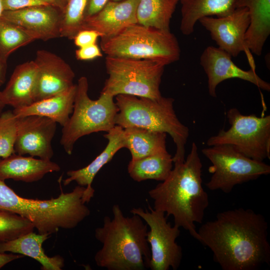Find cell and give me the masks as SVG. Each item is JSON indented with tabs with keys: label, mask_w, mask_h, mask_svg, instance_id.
<instances>
[{
	"label": "cell",
	"mask_w": 270,
	"mask_h": 270,
	"mask_svg": "<svg viewBox=\"0 0 270 270\" xmlns=\"http://www.w3.org/2000/svg\"><path fill=\"white\" fill-rule=\"evenodd\" d=\"M268 229L262 214L240 208L218 213L197 232L223 270H256L270 263Z\"/></svg>",
	"instance_id": "6da1fadb"
},
{
	"label": "cell",
	"mask_w": 270,
	"mask_h": 270,
	"mask_svg": "<svg viewBox=\"0 0 270 270\" xmlns=\"http://www.w3.org/2000/svg\"><path fill=\"white\" fill-rule=\"evenodd\" d=\"M173 164L168 176L148 191L153 208L172 216L174 225L199 241L195 223L202 224L209 198L202 186V163L196 144H192L186 159Z\"/></svg>",
	"instance_id": "7a4b0ae2"
},
{
	"label": "cell",
	"mask_w": 270,
	"mask_h": 270,
	"mask_svg": "<svg viewBox=\"0 0 270 270\" xmlns=\"http://www.w3.org/2000/svg\"><path fill=\"white\" fill-rule=\"evenodd\" d=\"M112 212V218L105 216L102 226L95 230V238L102 244L94 256L96 264L108 270L149 268L147 224L136 214L125 216L118 204L113 206Z\"/></svg>",
	"instance_id": "3957f363"
},
{
	"label": "cell",
	"mask_w": 270,
	"mask_h": 270,
	"mask_svg": "<svg viewBox=\"0 0 270 270\" xmlns=\"http://www.w3.org/2000/svg\"><path fill=\"white\" fill-rule=\"evenodd\" d=\"M59 184L61 192L58 197L41 200L22 198L0 180V209L28 220L40 234L50 235L60 228H74L90 214L83 200L86 188L78 185L64 193Z\"/></svg>",
	"instance_id": "277c9868"
},
{
	"label": "cell",
	"mask_w": 270,
	"mask_h": 270,
	"mask_svg": "<svg viewBox=\"0 0 270 270\" xmlns=\"http://www.w3.org/2000/svg\"><path fill=\"white\" fill-rule=\"evenodd\" d=\"M114 98L118 108L116 125L123 128L135 126L168 134L176 146L173 162L185 160L189 129L177 117L173 98L162 96L154 100L127 94Z\"/></svg>",
	"instance_id": "5b68a950"
},
{
	"label": "cell",
	"mask_w": 270,
	"mask_h": 270,
	"mask_svg": "<svg viewBox=\"0 0 270 270\" xmlns=\"http://www.w3.org/2000/svg\"><path fill=\"white\" fill-rule=\"evenodd\" d=\"M101 50L106 56L156 61L166 66L178 61L180 47L170 30L132 24L116 35L101 38Z\"/></svg>",
	"instance_id": "8992f818"
},
{
	"label": "cell",
	"mask_w": 270,
	"mask_h": 270,
	"mask_svg": "<svg viewBox=\"0 0 270 270\" xmlns=\"http://www.w3.org/2000/svg\"><path fill=\"white\" fill-rule=\"evenodd\" d=\"M76 85L73 111L68 122L62 126L60 140L69 155L80 138L94 132H108L112 128L116 126L118 112L114 97L112 96L100 92L97 100L90 98L86 77H80Z\"/></svg>",
	"instance_id": "52a82bcc"
},
{
	"label": "cell",
	"mask_w": 270,
	"mask_h": 270,
	"mask_svg": "<svg viewBox=\"0 0 270 270\" xmlns=\"http://www.w3.org/2000/svg\"><path fill=\"white\" fill-rule=\"evenodd\" d=\"M105 64L108 76L101 92L114 97L127 94L156 100L162 96L160 84L164 64L109 56Z\"/></svg>",
	"instance_id": "ba28073f"
},
{
	"label": "cell",
	"mask_w": 270,
	"mask_h": 270,
	"mask_svg": "<svg viewBox=\"0 0 270 270\" xmlns=\"http://www.w3.org/2000/svg\"><path fill=\"white\" fill-rule=\"evenodd\" d=\"M226 116L230 128L210 137L206 142L208 146L229 145L256 160L270 158V115H244L233 108L227 112Z\"/></svg>",
	"instance_id": "9c48e42d"
},
{
	"label": "cell",
	"mask_w": 270,
	"mask_h": 270,
	"mask_svg": "<svg viewBox=\"0 0 270 270\" xmlns=\"http://www.w3.org/2000/svg\"><path fill=\"white\" fill-rule=\"evenodd\" d=\"M202 152L212 164L208 168L212 176L206 184L211 190L228 194L236 185L270 173L268 164L249 158L229 145L208 146Z\"/></svg>",
	"instance_id": "30bf717a"
},
{
	"label": "cell",
	"mask_w": 270,
	"mask_h": 270,
	"mask_svg": "<svg viewBox=\"0 0 270 270\" xmlns=\"http://www.w3.org/2000/svg\"><path fill=\"white\" fill-rule=\"evenodd\" d=\"M147 209L132 208V214L139 216L149 227L146 236L151 254L150 266L152 270H176L182 257V248L176 242L180 228L172 226L165 213L148 206Z\"/></svg>",
	"instance_id": "8fae6325"
},
{
	"label": "cell",
	"mask_w": 270,
	"mask_h": 270,
	"mask_svg": "<svg viewBox=\"0 0 270 270\" xmlns=\"http://www.w3.org/2000/svg\"><path fill=\"white\" fill-rule=\"evenodd\" d=\"M56 124L48 118L36 115L17 118L15 153L50 160L54 156L52 141Z\"/></svg>",
	"instance_id": "7c38bea8"
},
{
	"label": "cell",
	"mask_w": 270,
	"mask_h": 270,
	"mask_svg": "<svg viewBox=\"0 0 270 270\" xmlns=\"http://www.w3.org/2000/svg\"><path fill=\"white\" fill-rule=\"evenodd\" d=\"M198 22L210 32L212 38L220 49L233 57L242 52L250 54L244 37L250 23L246 8H238L230 14L216 18L206 16Z\"/></svg>",
	"instance_id": "4fadbf2b"
},
{
	"label": "cell",
	"mask_w": 270,
	"mask_h": 270,
	"mask_svg": "<svg viewBox=\"0 0 270 270\" xmlns=\"http://www.w3.org/2000/svg\"><path fill=\"white\" fill-rule=\"evenodd\" d=\"M232 56L218 47L209 46L200 57V64L207 78L208 91L212 97H216L217 86L222 82L231 78H239L254 84L260 89L269 92L270 84L261 78L256 70H244L232 60Z\"/></svg>",
	"instance_id": "5bb4252c"
},
{
	"label": "cell",
	"mask_w": 270,
	"mask_h": 270,
	"mask_svg": "<svg viewBox=\"0 0 270 270\" xmlns=\"http://www.w3.org/2000/svg\"><path fill=\"white\" fill-rule=\"evenodd\" d=\"M34 62L37 66L35 102L62 92L74 84L72 69L56 54L47 50H38Z\"/></svg>",
	"instance_id": "9a60e30c"
},
{
	"label": "cell",
	"mask_w": 270,
	"mask_h": 270,
	"mask_svg": "<svg viewBox=\"0 0 270 270\" xmlns=\"http://www.w3.org/2000/svg\"><path fill=\"white\" fill-rule=\"evenodd\" d=\"M0 18L19 27L35 40L60 37L62 12L50 5L4 10Z\"/></svg>",
	"instance_id": "2e32d148"
},
{
	"label": "cell",
	"mask_w": 270,
	"mask_h": 270,
	"mask_svg": "<svg viewBox=\"0 0 270 270\" xmlns=\"http://www.w3.org/2000/svg\"><path fill=\"white\" fill-rule=\"evenodd\" d=\"M139 0H110L96 14L84 20L81 30L99 32L100 38L113 36L126 27L137 24L136 12Z\"/></svg>",
	"instance_id": "e0dca14e"
},
{
	"label": "cell",
	"mask_w": 270,
	"mask_h": 270,
	"mask_svg": "<svg viewBox=\"0 0 270 270\" xmlns=\"http://www.w3.org/2000/svg\"><path fill=\"white\" fill-rule=\"evenodd\" d=\"M108 140V144L102 152L86 166L76 170H68V177L64 180V186L76 182L78 186H85L83 196L84 202H88L94 196V190L92 182L98 172L110 162L116 154L121 148H125L124 128L116 125L104 135Z\"/></svg>",
	"instance_id": "ac0fdd59"
},
{
	"label": "cell",
	"mask_w": 270,
	"mask_h": 270,
	"mask_svg": "<svg viewBox=\"0 0 270 270\" xmlns=\"http://www.w3.org/2000/svg\"><path fill=\"white\" fill-rule=\"evenodd\" d=\"M37 66L34 60L16 66L6 86L0 92V98L6 106L18 108L34 102Z\"/></svg>",
	"instance_id": "d6986e66"
},
{
	"label": "cell",
	"mask_w": 270,
	"mask_h": 270,
	"mask_svg": "<svg viewBox=\"0 0 270 270\" xmlns=\"http://www.w3.org/2000/svg\"><path fill=\"white\" fill-rule=\"evenodd\" d=\"M60 167L50 160L24 156L14 153L0 158V180L8 179L32 182L41 180L47 174L60 171Z\"/></svg>",
	"instance_id": "ffe728a7"
},
{
	"label": "cell",
	"mask_w": 270,
	"mask_h": 270,
	"mask_svg": "<svg viewBox=\"0 0 270 270\" xmlns=\"http://www.w3.org/2000/svg\"><path fill=\"white\" fill-rule=\"evenodd\" d=\"M76 85L52 96L12 110L16 118L36 115L48 118L64 126L69 120L73 108Z\"/></svg>",
	"instance_id": "44dd1931"
},
{
	"label": "cell",
	"mask_w": 270,
	"mask_h": 270,
	"mask_svg": "<svg viewBox=\"0 0 270 270\" xmlns=\"http://www.w3.org/2000/svg\"><path fill=\"white\" fill-rule=\"evenodd\" d=\"M238 8H246L249 13L250 23L244 37L246 46L260 56L270 34V0H238Z\"/></svg>",
	"instance_id": "7402d4cb"
},
{
	"label": "cell",
	"mask_w": 270,
	"mask_h": 270,
	"mask_svg": "<svg viewBox=\"0 0 270 270\" xmlns=\"http://www.w3.org/2000/svg\"><path fill=\"white\" fill-rule=\"evenodd\" d=\"M50 236L48 234L28 232L14 240L0 242V252H11L32 258L40 263L42 270H61L64 266L62 257H50L42 247Z\"/></svg>",
	"instance_id": "603a6c76"
},
{
	"label": "cell",
	"mask_w": 270,
	"mask_h": 270,
	"mask_svg": "<svg viewBox=\"0 0 270 270\" xmlns=\"http://www.w3.org/2000/svg\"><path fill=\"white\" fill-rule=\"evenodd\" d=\"M182 18L180 30L186 36L192 34L200 19L212 16L222 17L232 13L238 0H180Z\"/></svg>",
	"instance_id": "cb8c5ba5"
},
{
	"label": "cell",
	"mask_w": 270,
	"mask_h": 270,
	"mask_svg": "<svg viewBox=\"0 0 270 270\" xmlns=\"http://www.w3.org/2000/svg\"><path fill=\"white\" fill-rule=\"evenodd\" d=\"M125 148L131 160L166 152V134L144 128L132 126L124 128Z\"/></svg>",
	"instance_id": "d4e9b609"
},
{
	"label": "cell",
	"mask_w": 270,
	"mask_h": 270,
	"mask_svg": "<svg viewBox=\"0 0 270 270\" xmlns=\"http://www.w3.org/2000/svg\"><path fill=\"white\" fill-rule=\"evenodd\" d=\"M172 164V157L166 152L131 160L128 172L130 177L138 182L148 180L162 182L170 175Z\"/></svg>",
	"instance_id": "484cf974"
},
{
	"label": "cell",
	"mask_w": 270,
	"mask_h": 270,
	"mask_svg": "<svg viewBox=\"0 0 270 270\" xmlns=\"http://www.w3.org/2000/svg\"><path fill=\"white\" fill-rule=\"evenodd\" d=\"M180 0H139L137 23L147 27L170 30V24Z\"/></svg>",
	"instance_id": "4316f807"
},
{
	"label": "cell",
	"mask_w": 270,
	"mask_h": 270,
	"mask_svg": "<svg viewBox=\"0 0 270 270\" xmlns=\"http://www.w3.org/2000/svg\"><path fill=\"white\" fill-rule=\"evenodd\" d=\"M34 40L19 27L0 18V58L4 63L14 51Z\"/></svg>",
	"instance_id": "83f0119b"
},
{
	"label": "cell",
	"mask_w": 270,
	"mask_h": 270,
	"mask_svg": "<svg viewBox=\"0 0 270 270\" xmlns=\"http://www.w3.org/2000/svg\"><path fill=\"white\" fill-rule=\"evenodd\" d=\"M88 0H66L62 14L60 37L72 40L81 30Z\"/></svg>",
	"instance_id": "f1b7e54d"
},
{
	"label": "cell",
	"mask_w": 270,
	"mask_h": 270,
	"mask_svg": "<svg viewBox=\"0 0 270 270\" xmlns=\"http://www.w3.org/2000/svg\"><path fill=\"white\" fill-rule=\"evenodd\" d=\"M34 224L12 212L0 209V242L14 240L34 232Z\"/></svg>",
	"instance_id": "f546056e"
},
{
	"label": "cell",
	"mask_w": 270,
	"mask_h": 270,
	"mask_svg": "<svg viewBox=\"0 0 270 270\" xmlns=\"http://www.w3.org/2000/svg\"><path fill=\"white\" fill-rule=\"evenodd\" d=\"M17 132V118L12 110L3 112L0 116V158H5L15 153Z\"/></svg>",
	"instance_id": "4dcf8cb0"
},
{
	"label": "cell",
	"mask_w": 270,
	"mask_h": 270,
	"mask_svg": "<svg viewBox=\"0 0 270 270\" xmlns=\"http://www.w3.org/2000/svg\"><path fill=\"white\" fill-rule=\"evenodd\" d=\"M100 34L98 32L92 30H81L76 34L72 40L74 44L81 48L96 44L98 38Z\"/></svg>",
	"instance_id": "1f68e13d"
},
{
	"label": "cell",
	"mask_w": 270,
	"mask_h": 270,
	"mask_svg": "<svg viewBox=\"0 0 270 270\" xmlns=\"http://www.w3.org/2000/svg\"><path fill=\"white\" fill-rule=\"evenodd\" d=\"M76 58L80 60H89L102 56L101 48L96 44L78 48L75 52Z\"/></svg>",
	"instance_id": "d6a6232c"
},
{
	"label": "cell",
	"mask_w": 270,
	"mask_h": 270,
	"mask_svg": "<svg viewBox=\"0 0 270 270\" xmlns=\"http://www.w3.org/2000/svg\"><path fill=\"white\" fill-rule=\"evenodd\" d=\"M4 11L16 10L29 7L48 5L40 0H2Z\"/></svg>",
	"instance_id": "836d02e7"
},
{
	"label": "cell",
	"mask_w": 270,
	"mask_h": 270,
	"mask_svg": "<svg viewBox=\"0 0 270 270\" xmlns=\"http://www.w3.org/2000/svg\"><path fill=\"white\" fill-rule=\"evenodd\" d=\"M110 0H88L84 12V20L96 14Z\"/></svg>",
	"instance_id": "e575fe53"
},
{
	"label": "cell",
	"mask_w": 270,
	"mask_h": 270,
	"mask_svg": "<svg viewBox=\"0 0 270 270\" xmlns=\"http://www.w3.org/2000/svg\"><path fill=\"white\" fill-rule=\"evenodd\" d=\"M22 257V255L0 252V268L8 263Z\"/></svg>",
	"instance_id": "d590c367"
},
{
	"label": "cell",
	"mask_w": 270,
	"mask_h": 270,
	"mask_svg": "<svg viewBox=\"0 0 270 270\" xmlns=\"http://www.w3.org/2000/svg\"><path fill=\"white\" fill-rule=\"evenodd\" d=\"M44 3L54 6L61 10L62 14L65 7L66 0H40Z\"/></svg>",
	"instance_id": "8d00e7d4"
},
{
	"label": "cell",
	"mask_w": 270,
	"mask_h": 270,
	"mask_svg": "<svg viewBox=\"0 0 270 270\" xmlns=\"http://www.w3.org/2000/svg\"><path fill=\"white\" fill-rule=\"evenodd\" d=\"M6 64L0 58V86L4 82L6 76Z\"/></svg>",
	"instance_id": "74e56055"
},
{
	"label": "cell",
	"mask_w": 270,
	"mask_h": 270,
	"mask_svg": "<svg viewBox=\"0 0 270 270\" xmlns=\"http://www.w3.org/2000/svg\"><path fill=\"white\" fill-rule=\"evenodd\" d=\"M4 12L2 0H0V18L2 17Z\"/></svg>",
	"instance_id": "f35d334b"
},
{
	"label": "cell",
	"mask_w": 270,
	"mask_h": 270,
	"mask_svg": "<svg viewBox=\"0 0 270 270\" xmlns=\"http://www.w3.org/2000/svg\"><path fill=\"white\" fill-rule=\"evenodd\" d=\"M6 105L2 102L0 98V116L3 112V110Z\"/></svg>",
	"instance_id": "ab89813d"
},
{
	"label": "cell",
	"mask_w": 270,
	"mask_h": 270,
	"mask_svg": "<svg viewBox=\"0 0 270 270\" xmlns=\"http://www.w3.org/2000/svg\"><path fill=\"white\" fill-rule=\"evenodd\" d=\"M113 0V1H120V0Z\"/></svg>",
	"instance_id": "60d3db41"
}]
</instances>
